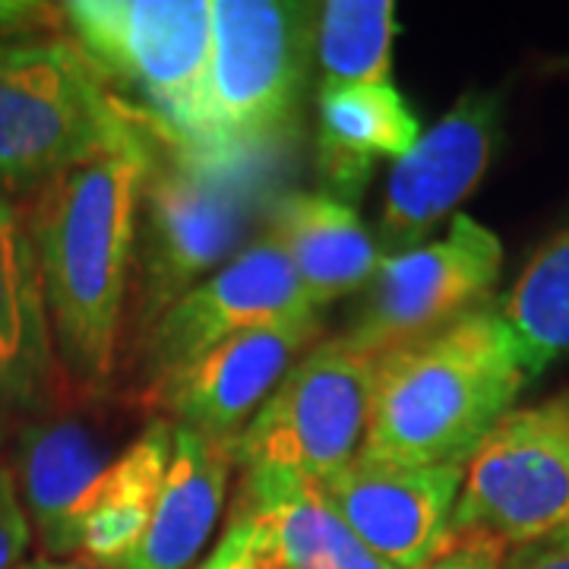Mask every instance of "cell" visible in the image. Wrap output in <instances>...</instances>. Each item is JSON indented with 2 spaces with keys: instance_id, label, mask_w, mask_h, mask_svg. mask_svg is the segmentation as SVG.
<instances>
[{
  "instance_id": "obj_1",
  "label": "cell",
  "mask_w": 569,
  "mask_h": 569,
  "mask_svg": "<svg viewBox=\"0 0 569 569\" xmlns=\"http://www.w3.org/2000/svg\"><path fill=\"white\" fill-rule=\"evenodd\" d=\"M159 123L123 149L73 164L22 200L54 351L82 392L111 389L121 365L137 206Z\"/></svg>"
},
{
  "instance_id": "obj_2",
  "label": "cell",
  "mask_w": 569,
  "mask_h": 569,
  "mask_svg": "<svg viewBox=\"0 0 569 569\" xmlns=\"http://www.w3.org/2000/svg\"><path fill=\"white\" fill-rule=\"evenodd\" d=\"M526 383L500 305L488 298L443 329L377 358L361 456L399 466H466Z\"/></svg>"
},
{
  "instance_id": "obj_3",
  "label": "cell",
  "mask_w": 569,
  "mask_h": 569,
  "mask_svg": "<svg viewBox=\"0 0 569 569\" xmlns=\"http://www.w3.org/2000/svg\"><path fill=\"white\" fill-rule=\"evenodd\" d=\"M272 164L276 152H209L159 127L137 206L121 365L168 307L244 250L269 206Z\"/></svg>"
},
{
  "instance_id": "obj_4",
  "label": "cell",
  "mask_w": 569,
  "mask_h": 569,
  "mask_svg": "<svg viewBox=\"0 0 569 569\" xmlns=\"http://www.w3.org/2000/svg\"><path fill=\"white\" fill-rule=\"evenodd\" d=\"M149 118L70 39L0 48V197L22 203L67 168L123 149Z\"/></svg>"
},
{
  "instance_id": "obj_5",
  "label": "cell",
  "mask_w": 569,
  "mask_h": 569,
  "mask_svg": "<svg viewBox=\"0 0 569 569\" xmlns=\"http://www.w3.org/2000/svg\"><path fill=\"white\" fill-rule=\"evenodd\" d=\"M317 13L320 3H212L209 67L187 146L209 152H276L301 111L313 67Z\"/></svg>"
},
{
  "instance_id": "obj_6",
  "label": "cell",
  "mask_w": 569,
  "mask_h": 569,
  "mask_svg": "<svg viewBox=\"0 0 569 569\" xmlns=\"http://www.w3.org/2000/svg\"><path fill=\"white\" fill-rule=\"evenodd\" d=\"M67 39L168 137L187 142L212 48V0H70Z\"/></svg>"
},
{
  "instance_id": "obj_7",
  "label": "cell",
  "mask_w": 569,
  "mask_h": 569,
  "mask_svg": "<svg viewBox=\"0 0 569 569\" xmlns=\"http://www.w3.org/2000/svg\"><path fill=\"white\" fill-rule=\"evenodd\" d=\"M149 421L127 389H70L10 437L7 466L44 557H77L92 490Z\"/></svg>"
},
{
  "instance_id": "obj_8",
  "label": "cell",
  "mask_w": 569,
  "mask_h": 569,
  "mask_svg": "<svg viewBox=\"0 0 569 569\" xmlns=\"http://www.w3.org/2000/svg\"><path fill=\"white\" fill-rule=\"evenodd\" d=\"M569 522V392L507 411L468 456L449 545L512 550Z\"/></svg>"
},
{
  "instance_id": "obj_9",
  "label": "cell",
  "mask_w": 569,
  "mask_h": 569,
  "mask_svg": "<svg viewBox=\"0 0 569 569\" xmlns=\"http://www.w3.org/2000/svg\"><path fill=\"white\" fill-rule=\"evenodd\" d=\"M373 373L377 358L339 339L317 342L291 365L244 430L224 443L234 468L323 481L348 466L365 447Z\"/></svg>"
},
{
  "instance_id": "obj_10",
  "label": "cell",
  "mask_w": 569,
  "mask_h": 569,
  "mask_svg": "<svg viewBox=\"0 0 569 569\" xmlns=\"http://www.w3.org/2000/svg\"><path fill=\"white\" fill-rule=\"evenodd\" d=\"M307 317H317V310L307 301L288 257L263 234L156 320L140 346L123 358L121 370L130 377L127 392L140 402L206 351L247 329Z\"/></svg>"
},
{
  "instance_id": "obj_11",
  "label": "cell",
  "mask_w": 569,
  "mask_h": 569,
  "mask_svg": "<svg viewBox=\"0 0 569 569\" xmlns=\"http://www.w3.org/2000/svg\"><path fill=\"white\" fill-rule=\"evenodd\" d=\"M503 269L500 238L466 212L449 219L440 241L387 257L367 282L365 298L342 336V346L380 358L485 305Z\"/></svg>"
},
{
  "instance_id": "obj_12",
  "label": "cell",
  "mask_w": 569,
  "mask_h": 569,
  "mask_svg": "<svg viewBox=\"0 0 569 569\" xmlns=\"http://www.w3.org/2000/svg\"><path fill=\"white\" fill-rule=\"evenodd\" d=\"M503 127V96L468 89L418 142L392 164L377 222V247L387 257L427 244L437 224L485 181Z\"/></svg>"
},
{
  "instance_id": "obj_13",
  "label": "cell",
  "mask_w": 569,
  "mask_h": 569,
  "mask_svg": "<svg viewBox=\"0 0 569 569\" xmlns=\"http://www.w3.org/2000/svg\"><path fill=\"white\" fill-rule=\"evenodd\" d=\"M466 466H399L355 456L320 481L355 538L392 569H421L449 545Z\"/></svg>"
},
{
  "instance_id": "obj_14",
  "label": "cell",
  "mask_w": 569,
  "mask_h": 569,
  "mask_svg": "<svg viewBox=\"0 0 569 569\" xmlns=\"http://www.w3.org/2000/svg\"><path fill=\"white\" fill-rule=\"evenodd\" d=\"M320 336V317L247 329L142 396V411L149 418H168L171 425L228 443L244 430L291 365L317 346Z\"/></svg>"
},
{
  "instance_id": "obj_15",
  "label": "cell",
  "mask_w": 569,
  "mask_h": 569,
  "mask_svg": "<svg viewBox=\"0 0 569 569\" xmlns=\"http://www.w3.org/2000/svg\"><path fill=\"white\" fill-rule=\"evenodd\" d=\"M70 389L22 209L0 197V449Z\"/></svg>"
},
{
  "instance_id": "obj_16",
  "label": "cell",
  "mask_w": 569,
  "mask_h": 569,
  "mask_svg": "<svg viewBox=\"0 0 569 569\" xmlns=\"http://www.w3.org/2000/svg\"><path fill=\"white\" fill-rule=\"evenodd\" d=\"M231 516L247 522L263 569H392L355 538L320 481L291 471H244Z\"/></svg>"
},
{
  "instance_id": "obj_17",
  "label": "cell",
  "mask_w": 569,
  "mask_h": 569,
  "mask_svg": "<svg viewBox=\"0 0 569 569\" xmlns=\"http://www.w3.org/2000/svg\"><path fill=\"white\" fill-rule=\"evenodd\" d=\"M266 234L279 244L307 301L320 313L365 288L383 263L358 209L323 190H288L266 206Z\"/></svg>"
},
{
  "instance_id": "obj_18",
  "label": "cell",
  "mask_w": 569,
  "mask_h": 569,
  "mask_svg": "<svg viewBox=\"0 0 569 569\" xmlns=\"http://www.w3.org/2000/svg\"><path fill=\"white\" fill-rule=\"evenodd\" d=\"M231 456L219 440L174 425V452L146 535L121 569H187L219 526Z\"/></svg>"
},
{
  "instance_id": "obj_19",
  "label": "cell",
  "mask_w": 569,
  "mask_h": 569,
  "mask_svg": "<svg viewBox=\"0 0 569 569\" xmlns=\"http://www.w3.org/2000/svg\"><path fill=\"white\" fill-rule=\"evenodd\" d=\"M317 118V174L323 193L351 206L377 159L399 162L421 137V123L392 82L320 92Z\"/></svg>"
},
{
  "instance_id": "obj_20",
  "label": "cell",
  "mask_w": 569,
  "mask_h": 569,
  "mask_svg": "<svg viewBox=\"0 0 569 569\" xmlns=\"http://www.w3.org/2000/svg\"><path fill=\"white\" fill-rule=\"evenodd\" d=\"M171 452L174 425L168 418H152L140 437L123 449L121 459L104 471L99 488L92 490V500L82 516L77 557L121 569L156 512Z\"/></svg>"
},
{
  "instance_id": "obj_21",
  "label": "cell",
  "mask_w": 569,
  "mask_h": 569,
  "mask_svg": "<svg viewBox=\"0 0 569 569\" xmlns=\"http://www.w3.org/2000/svg\"><path fill=\"white\" fill-rule=\"evenodd\" d=\"M497 305L531 383L569 351V224L531 253L507 298Z\"/></svg>"
},
{
  "instance_id": "obj_22",
  "label": "cell",
  "mask_w": 569,
  "mask_h": 569,
  "mask_svg": "<svg viewBox=\"0 0 569 569\" xmlns=\"http://www.w3.org/2000/svg\"><path fill=\"white\" fill-rule=\"evenodd\" d=\"M396 36V3L389 0L320 3L313 44V63H320V92L392 82Z\"/></svg>"
},
{
  "instance_id": "obj_23",
  "label": "cell",
  "mask_w": 569,
  "mask_h": 569,
  "mask_svg": "<svg viewBox=\"0 0 569 569\" xmlns=\"http://www.w3.org/2000/svg\"><path fill=\"white\" fill-rule=\"evenodd\" d=\"M44 39H63L61 3L0 0V48Z\"/></svg>"
},
{
  "instance_id": "obj_24",
  "label": "cell",
  "mask_w": 569,
  "mask_h": 569,
  "mask_svg": "<svg viewBox=\"0 0 569 569\" xmlns=\"http://www.w3.org/2000/svg\"><path fill=\"white\" fill-rule=\"evenodd\" d=\"M32 545V529L22 512L20 493L7 466V452L0 449V569H17Z\"/></svg>"
},
{
  "instance_id": "obj_25",
  "label": "cell",
  "mask_w": 569,
  "mask_h": 569,
  "mask_svg": "<svg viewBox=\"0 0 569 569\" xmlns=\"http://www.w3.org/2000/svg\"><path fill=\"white\" fill-rule=\"evenodd\" d=\"M197 569H263L257 553H253V538H250L247 522L231 516L222 541L216 545V550Z\"/></svg>"
},
{
  "instance_id": "obj_26",
  "label": "cell",
  "mask_w": 569,
  "mask_h": 569,
  "mask_svg": "<svg viewBox=\"0 0 569 569\" xmlns=\"http://www.w3.org/2000/svg\"><path fill=\"white\" fill-rule=\"evenodd\" d=\"M503 557H507V550L497 545L459 541V545H447V550L437 560H430L421 569H503Z\"/></svg>"
},
{
  "instance_id": "obj_27",
  "label": "cell",
  "mask_w": 569,
  "mask_h": 569,
  "mask_svg": "<svg viewBox=\"0 0 569 569\" xmlns=\"http://www.w3.org/2000/svg\"><path fill=\"white\" fill-rule=\"evenodd\" d=\"M503 569H569V548L550 538L522 545V548L507 550Z\"/></svg>"
},
{
  "instance_id": "obj_28",
  "label": "cell",
  "mask_w": 569,
  "mask_h": 569,
  "mask_svg": "<svg viewBox=\"0 0 569 569\" xmlns=\"http://www.w3.org/2000/svg\"><path fill=\"white\" fill-rule=\"evenodd\" d=\"M17 569H111L102 567V563H92L86 557H36V560H26Z\"/></svg>"
},
{
  "instance_id": "obj_29",
  "label": "cell",
  "mask_w": 569,
  "mask_h": 569,
  "mask_svg": "<svg viewBox=\"0 0 569 569\" xmlns=\"http://www.w3.org/2000/svg\"><path fill=\"white\" fill-rule=\"evenodd\" d=\"M550 541H557V545H563V548H569V522L563 526V529L557 531V535H550Z\"/></svg>"
}]
</instances>
